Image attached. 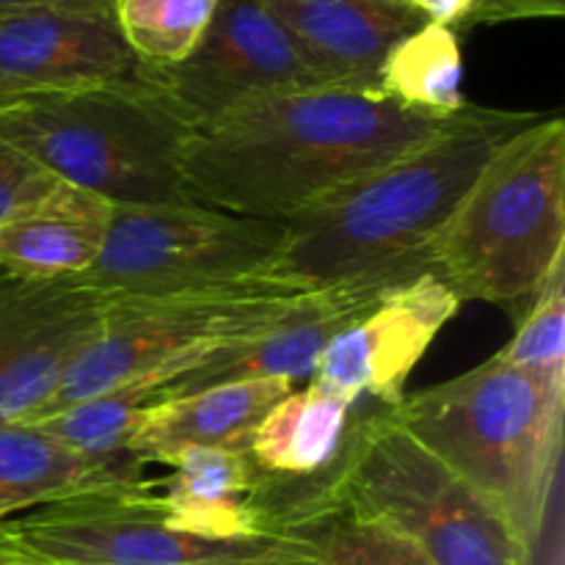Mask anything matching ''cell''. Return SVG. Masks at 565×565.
Masks as SVG:
<instances>
[{
	"label": "cell",
	"instance_id": "cell-24",
	"mask_svg": "<svg viewBox=\"0 0 565 565\" xmlns=\"http://www.w3.org/2000/svg\"><path fill=\"white\" fill-rule=\"evenodd\" d=\"M323 565H430L408 541L373 522L331 511L296 533Z\"/></svg>",
	"mask_w": 565,
	"mask_h": 565
},
{
	"label": "cell",
	"instance_id": "cell-14",
	"mask_svg": "<svg viewBox=\"0 0 565 565\" xmlns=\"http://www.w3.org/2000/svg\"><path fill=\"white\" fill-rule=\"evenodd\" d=\"M425 270H392L345 285L312 290L292 312L257 334L237 340L166 386V397L191 395L213 384L248 379L309 381L323 348L379 296Z\"/></svg>",
	"mask_w": 565,
	"mask_h": 565
},
{
	"label": "cell",
	"instance_id": "cell-27",
	"mask_svg": "<svg viewBox=\"0 0 565 565\" xmlns=\"http://www.w3.org/2000/svg\"><path fill=\"white\" fill-rule=\"evenodd\" d=\"M565 0H483L461 28L497 25L511 20H533V17H563Z\"/></svg>",
	"mask_w": 565,
	"mask_h": 565
},
{
	"label": "cell",
	"instance_id": "cell-19",
	"mask_svg": "<svg viewBox=\"0 0 565 565\" xmlns=\"http://www.w3.org/2000/svg\"><path fill=\"white\" fill-rule=\"evenodd\" d=\"M174 472L154 489L180 527L204 539H252L274 535L259 516L263 472L246 450L193 447L169 463Z\"/></svg>",
	"mask_w": 565,
	"mask_h": 565
},
{
	"label": "cell",
	"instance_id": "cell-22",
	"mask_svg": "<svg viewBox=\"0 0 565 565\" xmlns=\"http://www.w3.org/2000/svg\"><path fill=\"white\" fill-rule=\"evenodd\" d=\"M160 401H166V390L149 384H127L33 419V425L81 456L114 461V458L130 456L127 447H130L132 434L143 423L149 408L158 406Z\"/></svg>",
	"mask_w": 565,
	"mask_h": 565
},
{
	"label": "cell",
	"instance_id": "cell-16",
	"mask_svg": "<svg viewBox=\"0 0 565 565\" xmlns=\"http://www.w3.org/2000/svg\"><path fill=\"white\" fill-rule=\"evenodd\" d=\"M114 204L55 182L0 224V270L25 279H77L97 263Z\"/></svg>",
	"mask_w": 565,
	"mask_h": 565
},
{
	"label": "cell",
	"instance_id": "cell-18",
	"mask_svg": "<svg viewBox=\"0 0 565 565\" xmlns=\"http://www.w3.org/2000/svg\"><path fill=\"white\" fill-rule=\"evenodd\" d=\"M141 483V458L97 461L64 447L33 423H0V522L72 497Z\"/></svg>",
	"mask_w": 565,
	"mask_h": 565
},
{
	"label": "cell",
	"instance_id": "cell-7",
	"mask_svg": "<svg viewBox=\"0 0 565 565\" xmlns=\"http://www.w3.org/2000/svg\"><path fill=\"white\" fill-rule=\"evenodd\" d=\"M309 292L270 276H252L224 285L110 298L99 334L72 364L39 417L116 386L166 390L221 348L285 318Z\"/></svg>",
	"mask_w": 565,
	"mask_h": 565
},
{
	"label": "cell",
	"instance_id": "cell-13",
	"mask_svg": "<svg viewBox=\"0 0 565 565\" xmlns=\"http://www.w3.org/2000/svg\"><path fill=\"white\" fill-rule=\"evenodd\" d=\"M143 64L105 3H66L0 17V99L136 81Z\"/></svg>",
	"mask_w": 565,
	"mask_h": 565
},
{
	"label": "cell",
	"instance_id": "cell-4",
	"mask_svg": "<svg viewBox=\"0 0 565 565\" xmlns=\"http://www.w3.org/2000/svg\"><path fill=\"white\" fill-rule=\"evenodd\" d=\"M565 248V121L539 114L486 163L430 248L461 301L527 312Z\"/></svg>",
	"mask_w": 565,
	"mask_h": 565
},
{
	"label": "cell",
	"instance_id": "cell-21",
	"mask_svg": "<svg viewBox=\"0 0 565 565\" xmlns=\"http://www.w3.org/2000/svg\"><path fill=\"white\" fill-rule=\"evenodd\" d=\"M458 31L425 22L395 44L379 72V92L417 114L447 119L467 105Z\"/></svg>",
	"mask_w": 565,
	"mask_h": 565
},
{
	"label": "cell",
	"instance_id": "cell-8",
	"mask_svg": "<svg viewBox=\"0 0 565 565\" xmlns=\"http://www.w3.org/2000/svg\"><path fill=\"white\" fill-rule=\"evenodd\" d=\"M0 546L42 565H285L315 563L290 535L204 539L174 522L154 483L72 497L0 522Z\"/></svg>",
	"mask_w": 565,
	"mask_h": 565
},
{
	"label": "cell",
	"instance_id": "cell-30",
	"mask_svg": "<svg viewBox=\"0 0 565 565\" xmlns=\"http://www.w3.org/2000/svg\"><path fill=\"white\" fill-rule=\"evenodd\" d=\"M0 565H42V563H33V561H28V557H22V555H17V552H9L0 546Z\"/></svg>",
	"mask_w": 565,
	"mask_h": 565
},
{
	"label": "cell",
	"instance_id": "cell-29",
	"mask_svg": "<svg viewBox=\"0 0 565 565\" xmlns=\"http://www.w3.org/2000/svg\"><path fill=\"white\" fill-rule=\"evenodd\" d=\"M66 3H105V0H0V17L17 14L28 9H44V6H66Z\"/></svg>",
	"mask_w": 565,
	"mask_h": 565
},
{
	"label": "cell",
	"instance_id": "cell-12",
	"mask_svg": "<svg viewBox=\"0 0 565 565\" xmlns=\"http://www.w3.org/2000/svg\"><path fill=\"white\" fill-rule=\"evenodd\" d=\"M147 72L193 127L265 94L320 86L263 0H215L191 55Z\"/></svg>",
	"mask_w": 565,
	"mask_h": 565
},
{
	"label": "cell",
	"instance_id": "cell-1",
	"mask_svg": "<svg viewBox=\"0 0 565 565\" xmlns=\"http://www.w3.org/2000/svg\"><path fill=\"white\" fill-rule=\"evenodd\" d=\"M450 119L351 88L265 94L193 127L180 158V196L290 224L320 199L434 138Z\"/></svg>",
	"mask_w": 565,
	"mask_h": 565
},
{
	"label": "cell",
	"instance_id": "cell-23",
	"mask_svg": "<svg viewBox=\"0 0 565 565\" xmlns=\"http://www.w3.org/2000/svg\"><path fill=\"white\" fill-rule=\"evenodd\" d=\"M213 9L215 0H114L121 36L147 70H166L188 58Z\"/></svg>",
	"mask_w": 565,
	"mask_h": 565
},
{
	"label": "cell",
	"instance_id": "cell-5",
	"mask_svg": "<svg viewBox=\"0 0 565 565\" xmlns=\"http://www.w3.org/2000/svg\"><path fill=\"white\" fill-rule=\"evenodd\" d=\"M191 119L143 66L136 81L0 99V138L110 204L174 202Z\"/></svg>",
	"mask_w": 565,
	"mask_h": 565
},
{
	"label": "cell",
	"instance_id": "cell-6",
	"mask_svg": "<svg viewBox=\"0 0 565 565\" xmlns=\"http://www.w3.org/2000/svg\"><path fill=\"white\" fill-rule=\"evenodd\" d=\"M323 497L329 511L401 535L430 565H533L491 502L381 403L351 414Z\"/></svg>",
	"mask_w": 565,
	"mask_h": 565
},
{
	"label": "cell",
	"instance_id": "cell-9",
	"mask_svg": "<svg viewBox=\"0 0 565 565\" xmlns=\"http://www.w3.org/2000/svg\"><path fill=\"white\" fill-rule=\"evenodd\" d=\"M285 230L185 199L114 204L103 252L77 279L125 298L268 276Z\"/></svg>",
	"mask_w": 565,
	"mask_h": 565
},
{
	"label": "cell",
	"instance_id": "cell-31",
	"mask_svg": "<svg viewBox=\"0 0 565 565\" xmlns=\"http://www.w3.org/2000/svg\"><path fill=\"white\" fill-rule=\"evenodd\" d=\"M285 565H323V563L315 561V563H285Z\"/></svg>",
	"mask_w": 565,
	"mask_h": 565
},
{
	"label": "cell",
	"instance_id": "cell-11",
	"mask_svg": "<svg viewBox=\"0 0 565 565\" xmlns=\"http://www.w3.org/2000/svg\"><path fill=\"white\" fill-rule=\"evenodd\" d=\"M461 303L434 270L390 287L323 348L309 384L345 406H401L408 375Z\"/></svg>",
	"mask_w": 565,
	"mask_h": 565
},
{
	"label": "cell",
	"instance_id": "cell-26",
	"mask_svg": "<svg viewBox=\"0 0 565 565\" xmlns=\"http://www.w3.org/2000/svg\"><path fill=\"white\" fill-rule=\"evenodd\" d=\"M55 177L39 169L14 143L0 138V224L55 185Z\"/></svg>",
	"mask_w": 565,
	"mask_h": 565
},
{
	"label": "cell",
	"instance_id": "cell-3",
	"mask_svg": "<svg viewBox=\"0 0 565 565\" xmlns=\"http://www.w3.org/2000/svg\"><path fill=\"white\" fill-rule=\"evenodd\" d=\"M565 381L491 356L480 367L403 397L397 419L505 519L533 561L563 450Z\"/></svg>",
	"mask_w": 565,
	"mask_h": 565
},
{
	"label": "cell",
	"instance_id": "cell-28",
	"mask_svg": "<svg viewBox=\"0 0 565 565\" xmlns=\"http://www.w3.org/2000/svg\"><path fill=\"white\" fill-rule=\"evenodd\" d=\"M406 3L414 6L428 22L458 31L483 0H406Z\"/></svg>",
	"mask_w": 565,
	"mask_h": 565
},
{
	"label": "cell",
	"instance_id": "cell-15",
	"mask_svg": "<svg viewBox=\"0 0 565 565\" xmlns=\"http://www.w3.org/2000/svg\"><path fill=\"white\" fill-rule=\"evenodd\" d=\"M320 86L379 92V72L425 17L406 0H263Z\"/></svg>",
	"mask_w": 565,
	"mask_h": 565
},
{
	"label": "cell",
	"instance_id": "cell-2",
	"mask_svg": "<svg viewBox=\"0 0 565 565\" xmlns=\"http://www.w3.org/2000/svg\"><path fill=\"white\" fill-rule=\"evenodd\" d=\"M535 119L467 103L434 138L296 215L268 276L326 290L392 270H430V248L491 154Z\"/></svg>",
	"mask_w": 565,
	"mask_h": 565
},
{
	"label": "cell",
	"instance_id": "cell-17",
	"mask_svg": "<svg viewBox=\"0 0 565 565\" xmlns=\"http://www.w3.org/2000/svg\"><path fill=\"white\" fill-rule=\"evenodd\" d=\"M292 390L296 384L287 379H248L213 384L191 395L166 397L149 408L127 450L143 463L166 467L193 447L248 452V439L259 419Z\"/></svg>",
	"mask_w": 565,
	"mask_h": 565
},
{
	"label": "cell",
	"instance_id": "cell-10",
	"mask_svg": "<svg viewBox=\"0 0 565 565\" xmlns=\"http://www.w3.org/2000/svg\"><path fill=\"white\" fill-rule=\"evenodd\" d=\"M110 298L81 279L0 270V423H31L99 334Z\"/></svg>",
	"mask_w": 565,
	"mask_h": 565
},
{
	"label": "cell",
	"instance_id": "cell-20",
	"mask_svg": "<svg viewBox=\"0 0 565 565\" xmlns=\"http://www.w3.org/2000/svg\"><path fill=\"white\" fill-rule=\"evenodd\" d=\"M353 408L315 384L292 390L254 428V467L276 480L326 478L342 456Z\"/></svg>",
	"mask_w": 565,
	"mask_h": 565
},
{
	"label": "cell",
	"instance_id": "cell-25",
	"mask_svg": "<svg viewBox=\"0 0 565 565\" xmlns=\"http://www.w3.org/2000/svg\"><path fill=\"white\" fill-rule=\"evenodd\" d=\"M505 364L541 375V379L565 381V270L563 265L546 279L527 312L522 315L513 340L497 353Z\"/></svg>",
	"mask_w": 565,
	"mask_h": 565
}]
</instances>
